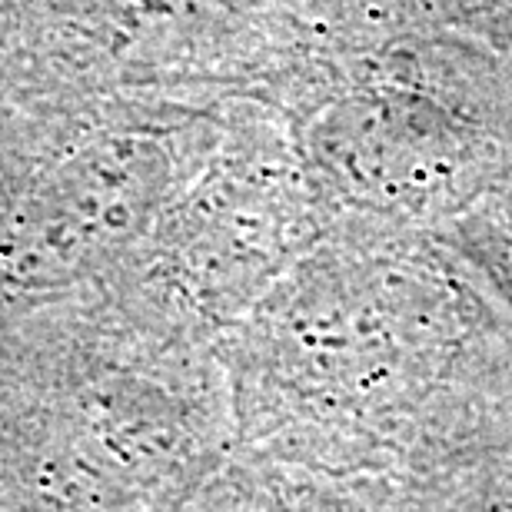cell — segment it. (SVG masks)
Returning a JSON list of instances; mask_svg holds the SVG:
<instances>
[{"label": "cell", "mask_w": 512, "mask_h": 512, "mask_svg": "<svg viewBox=\"0 0 512 512\" xmlns=\"http://www.w3.org/2000/svg\"><path fill=\"white\" fill-rule=\"evenodd\" d=\"M409 114L406 107H393L389 100H360L346 110V127L340 133V160L346 170L380 167L396 170L399 163H426L423 157H443V133Z\"/></svg>", "instance_id": "1"}]
</instances>
